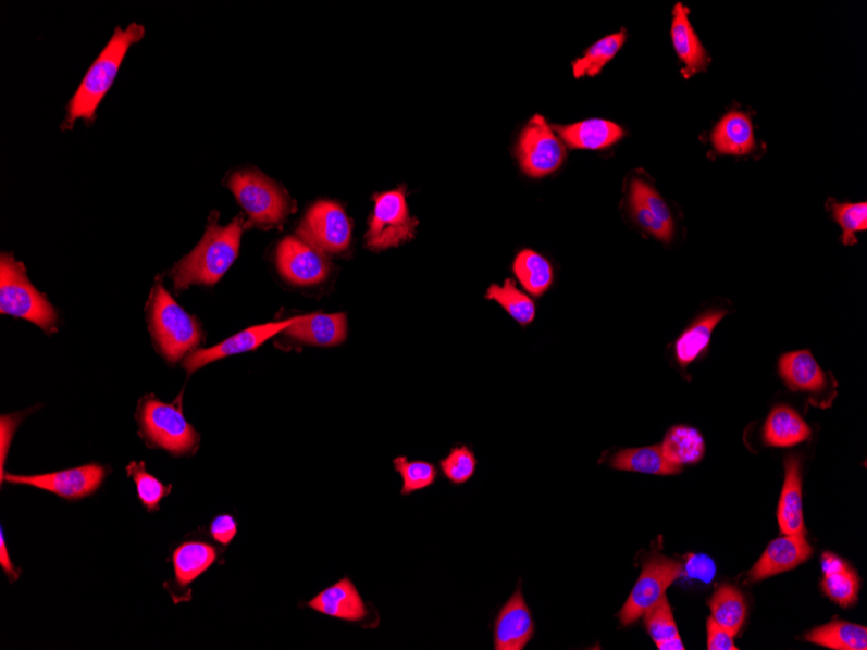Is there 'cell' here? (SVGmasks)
Masks as SVG:
<instances>
[{"label": "cell", "mask_w": 867, "mask_h": 650, "mask_svg": "<svg viewBox=\"0 0 867 650\" xmlns=\"http://www.w3.org/2000/svg\"><path fill=\"white\" fill-rule=\"evenodd\" d=\"M665 458L679 467L697 464L705 454V441L694 427H671L661 445Z\"/></svg>", "instance_id": "83f0119b"}, {"label": "cell", "mask_w": 867, "mask_h": 650, "mask_svg": "<svg viewBox=\"0 0 867 650\" xmlns=\"http://www.w3.org/2000/svg\"><path fill=\"white\" fill-rule=\"evenodd\" d=\"M517 157L523 173L529 177L543 178L559 170L566 162L567 150L546 120L536 115L520 134Z\"/></svg>", "instance_id": "ba28073f"}, {"label": "cell", "mask_w": 867, "mask_h": 650, "mask_svg": "<svg viewBox=\"0 0 867 650\" xmlns=\"http://www.w3.org/2000/svg\"><path fill=\"white\" fill-rule=\"evenodd\" d=\"M823 591L832 601L843 608L856 604L859 591L858 576L849 564L835 554L823 555Z\"/></svg>", "instance_id": "cb8c5ba5"}, {"label": "cell", "mask_w": 867, "mask_h": 650, "mask_svg": "<svg viewBox=\"0 0 867 650\" xmlns=\"http://www.w3.org/2000/svg\"><path fill=\"white\" fill-rule=\"evenodd\" d=\"M144 36L145 28L139 24H131L126 30L117 28L114 32L111 41L90 66L75 97L71 100L69 118H66L69 127H72L78 118L91 120L94 117L99 103L102 102L116 78L127 50L132 45L140 41Z\"/></svg>", "instance_id": "3957f363"}, {"label": "cell", "mask_w": 867, "mask_h": 650, "mask_svg": "<svg viewBox=\"0 0 867 650\" xmlns=\"http://www.w3.org/2000/svg\"><path fill=\"white\" fill-rule=\"evenodd\" d=\"M419 221L411 216L405 189L374 196V212L369 223L367 245L374 251L400 246L414 238Z\"/></svg>", "instance_id": "52a82bcc"}, {"label": "cell", "mask_w": 867, "mask_h": 650, "mask_svg": "<svg viewBox=\"0 0 867 650\" xmlns=\"http://www.w3.org/2000/svg\"><path fill=\"white\" fill-rule=\"evenodd\" d=\"M0 566L3 567L4 573L9 576L11 582H15L20 578V572L16 570L15 565H13L10 553L7 551L3 529L2 535H0Z\"/></svg>", "instance_id": "f6af8a7d"}, {"label": "cell", "mask_w": 867, "mask_h": 650, "mask_svg": "<svg viewBox=\"0 0 867 650\" xmlns=\"http://www.w3.org/2000/svg\"><path fill=\"white\" fill-rule=\"evenodd\" d=\"M610 466L617 471L654 475H673L682 471L665 458L661 446L623 449L610 459Z\"/></svg>", "instance_id": "4316f807"}, {"label": "cell", "mask_w": 867, "mask_h": 650, "mask_svg": "<svg viewBox=\"0 0 867 650\" xmlns=\"http://www.w3.org/2000/svg\"><path fill=\"white\" fill-rule=\"evenodd\" d=\"M227 186L248 214L246 227L277 226L292 213L293 203L285 190L260 172L234 173Z\"/></svg>", "instance_id": "8992f818"}, {"label": "cell", "mask_w": 867, "mask_h": 650, "mask_svg": "<svg viewBox=\"0 0 867 650\" xmlns=\"http://www.w3.org/2000/svg\"><path fill=\"white\" fill-rule=\"evenodd\" d=\"M0 312L30 321L47 334L59 323L55 308L32 285L25 266L5 252L0 258Z\"/></svg>", "instance_id": "277c9868"}, {"label": "cell", "mask_w": 867, "mask_h": 650, "mask_svg": "<svg viewBox=\"0 0 867 650\" xmlns=\"http://www.w3.org/2000/svg\"><path fill=\"white\" fill-rule=\"evenodd\" d=\"M711 142L724 155H745L755 150L754 126L742 112H730L718 123Z\"/></svg>", "instance_id": "7402d4cb"}, {"label": "cell", "mask_w": 867, "mask_h": 650, "mask_svg": "<svg viewBox=\"0 0 867 650\" xmlns=\"http://www.w3.org/2000/svg\"><path fill=\"white\" fill-rule=\"evenodd\" d=\"M284 333L300 343L334 347L347 338L346 314H309L299 316Z\"/></svg>", "instance_id": "e0dca14e"}, {"label": "cell", "mask_w": 867, "mask_h": 650, "mask_svg": "<svg viewBox=\"0 0 867 650\" xmlns=\"http://www.w3.org/2000/svg\"><path fill=\"white\" fill-rule=\"evenodd\" d=\"M682 573L683 567L679 562L661 554L651 555L644 562L640 579L621 610V625L627 627L640 620L648 609L664 598L671 583L676 582Z\"/></svg>", "instance_id": "30bf717a"}, {"label": "cell", "mask_w": 867, "mask_h": 650, "mask_svg": "<svg viewBox=\"0 0 867 650\" xmlns=\"http://www.w3.org/2000/svg\"><path fill=\"white\" fill-rule=\"evenodd\" d=\"M106 468L102 465L90 464L69 471L40 474L15 475L5 474L2 480L12 485H25L45 489L65 500L77 501L96 493L106 478Z\"/></svg>", "instance_id": "8fae6325"}, {"label": "cell", "mask_w": 867, "mask_h": 650, "mask_svg": "<svg viewBox=\"0 0 867 650\" xmlns=\"http://www.w3.org/2000/svg\"><path fill=\"white\" fill-rule=\"evenodd\" d=\"M308 607L314 612L347 622H360L368 615L364 600L354 582L348 578H343L314 596Z\"/></svg>", "instance_id": "2e32d148"}, {"label": "cell", "mask_w": 867, "mask_h": 650, "mask_svg": "<svg viewBox=\"0 0 867 650\" xmlns=\"http://www.w3.org/2000/svg\"><path fill=\"white\" fill-rule=\"evenodd\" d=\"M277 267L282 277L297 286L318 285L329 276L324 253L295 237H287L280 243Z\"/></svg>", "instance_id": "7c38bea8"}, {"label": "cell", "mask_w": 867, "mask_h": 650, "mask_svg": "<svg viewBox=\"0 0 867 650\" xmlns=\"http://www.w3.org/2000/svg\"><path fill=\"white\" fill-rule=\"evenodd\" d=\"M785 478L778 505V524L784 535H805L802 465L796 455L784 461Z\"/></svg>", "instance_id": "ac0fdd59"}, {"label": "cell", "mask_w": 867, "mask_h": 650, "mask_svg": "<svg viewBox=\"0 0 867 650\" xmlns=\"http://www.w3.org/2000/svg\"><path fill=\"white\" fill-rule=\"evenodd\" d=\"M627 41V33L620 32L597 41L584 53L583 58L573 63L575 78L584 76L595 77L600 75L605 65L614 59Z\"/></svg>", "instance_id": "d6a6232c"}, {"label": "cell", "mask_w": 867, "mask_h": 650, "mask_svg": "<svg viewBox=\"0 0 867 650\" xmlns=\"http://www.w3.org/2000/svg\"><path fill=\"white\" fill-rule=\"evenodd\" d=\"M211 536L221 546L227 547L238 534V524L232 515L223 514L212 521Z\"/></svg>", "instance_id": "60d3db41"}, {"label": "cell", "mask_w": 867, "mask_h": 650, "mask_svg": "<svg viewBox=\"0 0 867 650\" xmlns=\"http://www.w3.org/2000/svg\"><path fill=\"white\" fill-rule=\"evenodd\" d=\"M486 298L499 303L509 316L522 326L530 325L535 318L534 301L520 291L512 279H507L503 286H491Z\"/></svg>", "instance_id": "836d02e7"}, {"label": "cell", "mask_w": 867, "mask_h": 650, "mask_svg": "<svg viewBox=\"0 0 867 650\" xmlns=\"http://www.w3.org/2000/svg\"><path fill=\"white\" fill-rule=\"evenodd\" d=\"M805 639L830 649L866 650L867 628L850 622L835 621L812 629Z\"/></svg>", "instance_id": "f1b7e54d"}, {"label": "cell", "mask_w": 867, "mask_h": 650, "mask_svg": "<svg viewBox=\"0 0 867 650\" xmlns=\"http://www.w3.org/2000/svg\"><path fill=\"white\" fill-rule=\"evenodd\" d=\"M833 217L843 229V243L856 245V233L867 229V204L832 203Z\"/></svg>", "instance_id": "8d00e7d4"}, {"label": "cell", "mask_w": 867, "mask_h": 650, "mask_svg": "<svg viewBox=\"0 0 867 650\" xmlns=\"http://www.w3.org/2000/svg\"><path fill=\"white\" fill-rule=\"evenodd\" d=\"M147 320L154 347L172 364L194 352L203 339L198 320L178 305L160 283L152 288Z\"/></svg>", "instance_id": "7a4b0ae2"}, {"label": "cell", "mask_w": 867, "mask_h": 650, "mask_svg": "<svg viewBox=\"0 0 867 650\" xmlns=\"http://www.w3.org/2000/svg\"><path fill=\"white\" fill-rule=\"evenodd\" d=\"M218 561V551L201 541H187L173 553V568L179 587H189Z\"/></svg>", "instance_id": "d4e9b609"}, {"label": "cell", "mask_w": 867, "mask_h": 650, "mask_svg": "<svg viewBox=\"0 0 867 650\" xmlns=\"http://www.w3.org/2000/svg\"><path fill=\"white\" fill-rule=\"evenodd\" d=\"M298 238L322 253H340L351 243V221L339 204L322 200L307 212Z\"/></svg>", "instance_id": "9c48e42d"}, {"label": "cell", "mask_w": 867, "mask_h": 650, "mask_svg": "<svg viewBox=\"0 0 867 650\" xmlns=\"http://www.w3.org/2000/svg\"><path fill=\"white\" fill-rule=\"evenodd\" d=\"M513 273L530 295L542 297L554 283V270L549 261L533 250H523L517 254Z\"/></svg>", "instance_id": "f546056e"}, {"label": "cell", "mask_w": 867, "mask_h": 650, "mask_svg": "<svg viewBox=\"0 0 867 650\" xmlns=\"http://www.w3.org/2000/svg\"><path fill=\"white\" fill-rule=\"evenodd\" d=\"M779 374L791 391L819 393L829 386L828 374L809 351L783 354L779 360Z\"/></svg>", "instance_id": "ffe728a7"}, {"label": "cell", "mask_w": 867, "mask_h": 650, "mask_svg": "<svg viewBox=\"0 0 867 650\" xmlns=\"http://www.w3.org/2000/svg\"><path fill=\"white\" fill-rule=\"evenodd\" d=\"M178 403L179 400L165 404L153 397L144 398L138 408V424L140 434L151 447L185 455L197 451L199 434L187 422Z\"/></svg>", "instance_id": "5b68a950"}, {"label": "cell", "mask_w": 867, "mask_h": 650, "mask_svg": "<svg viewBox=\"0 0 867 650\" xmlns=\"http://www.w3.org/2000/svg\"><path fill=\"white\" fill-rule=\"evenodd\" d=\"M442 472L455 485H463L473 477L476 459L467 447L454 448L446 459L441 461Z\"/></svg>", "instance_id": "74e56055"}, {"label": "cell", "mask_w": 867, "mask_h": 650, "mask_svg": "<svg viewBox=\"0 0 867 650\" xmlns=\"http://www.w3.org/2000/svg\"><path fill=\"white\" fill-rule=\"evenodd\" d=\"M812 554L813 548L805 535H784L783 538L770 542L761 559L751 570L750 578L758 582L789 572L809 560Z\"/></svg>", "instance_id": "5bb4252c"}, {"label": "cell", "mask_w": 867, "mask_h": 650, "mask_svg": "<svg viewBox=\"0 0 867 650\" xmlns=\"http://www.w3.org/2000/svg\"><path fill=\"white\" fill-rule=\"evenodd\" d=\"M534 621L521 589L500 610L495 622V649L522 650L534 635Z\"/></svg>", "instance_id": "9a60e30c"}, {"label": "cell", "mask_w": 867, "mask_h": 650, "mask_svg": "<svg viewBox=\"0 0 867 650\" xmlns=\"http://www.w3.org/2000/svg\"><path fill=\"white\" fill-rule=\"evenodd\" d=\"M709 607L711 618L731 636H736L741 632L747 616V604L736 588L728 585L719 587L711 596Z\"/></svg>", "instance_id": "4dcf8cb0"}, {"label": "cell", "mask_w": 867, "mask_h": 650, "mask_svg": "<svg viewBox=\"0 0 867 650\" xmlns=\"http://www.w3.org/2000/svg\"><path fill=\"white\" fill-rule=\"evenodd\" d=\"M244 223L241 216L227 226L211 221L199 245L174 265L171 272L174 287L185 290L193 285H216L238 258Z\"/></svg>", "instance_id": "6da1fadb"}, {"label": "cell", "mask_w": 867, "mask_h": 650, "mask_svg": "<svg viewBox=\"0 0 867 650\" xmlns=\"http://www.w3.org/2000/svg\"><path fill=\"white\" fill-rule=\"evenodd\" d=\"M555 132L571 149L603 150L623 137L620 125L608 120L591 118L568 126H555Z\"/></svg>", "instance_id": "44dd1931"}, {"label": "cell", "mask_w": 867, "mask_h": 650, "mask_svg": "<svg viewBox=\"0 0 867 650\" xmlns=\"http://www.w3.org/2000/svg\"><path fill=\"white\" fill-rule=\"evenodd\" d=\"M810 433V427L796 411L788 405H779L772 409L766 420L764 440L771 447L788 448L803 443Z\"/></svg>", "instance_id": "603a6c76"}, {"label": "cell", "mask_w": 867, "mask_h": 650, "mask_svg": "<svg viewBox=\"0 0 867 650\" xmlns=\"http://www.w3.org/2000/svg\"><path fill=\"white\" fill-rule=\"evenodd\" d=\"M127 475L136 482L138 498L149 512L158 511L160 501L171 493V486H165L146 471L145 462H132L126 467Z\"/></svg>", "instance_id": "e575fe53"}, {"label": "cell", "mask_w": 867, "mask_h": 650, "mask_svg": "<svg viewBox=\"0 0 867 650\" xmlns=\"http://www.w3.org/2000/svg\"><path fill=\"white\" fill-rule=\"evenodd\" d=\"M20 425V415H3L2 417V478L4 477L5 455L9 453L13 434Z\"/></svg>", "instance_id": "ee69618b"}, {"label": "cell", "mask_w": 867, "mask_h": 650, "mask_svg": "<svg viewBox=\"0 0 867 650\" xmlns=\"http://www.w3.org/2000/svg\"><path fill=\"white\" fill-rule=\"evenodd\" d=\"M724 316L723 311H710L685 328L676 341V358L679 364L689 366L708 350L711 335Z\"/></svg>", "instance_id": "484cf974"}, {"label": "cell", "mask_w": 867, "mask_h": 650, "mask_svg": "<svg viewBox=\"0 0 867 650\" xmlns=\"http://www.w3.org/2000/svg\"><path fill=\"white\" fill-rule=\"evenodd\" d=\"M297 317L281 323L265 324L247 328V330L233 335V337L223 341L218 346L207 348V350H197L187 354L184 361V368L187 373L193 374L198 372L199 368L208 364L214 363L221 359L233 357V354H240L258 350L263 346L267 340L282 333L288 326L295 323Z\"/></svg>", "instance_id": "4fadbf2b"}, {"label": "cell", "mask_w": 867, "mask_h": 650, "mask_svg": "<svg viewBox=\"0 0 867 650\" xmlns=\"http://www.w3.org/2000/svg\"><path fill=\"white\" fill-rule=\"evenodd\" d=\"M689 15L688 7L678 3L673 11V23H671V41H673L677 55L685 65L682 71L685 78L707 70L708 65L707 51L692 28Z\"/></svg>", "instance_id": "d6986e66"}, {"label": "cell", "mask_w": 867, "mask_h": 650, "mask_svg": "<svg viewBox=\"0 0 867 650\" xmlns=\"http://www.w3.org/2000/svg\"><path fill=\"white\" fill-rule=\"evenodd\" d=\"M394 466L405 482L401 488L402 495L421 491V489L434 485L436 475H438L436 467L430 462L409 461L405 455L395 459Z\"/></svg>", "instance_id": "d590c367"}, {"label": "cell", "mask_w": 867, "mask_h": 650, "mask_svg": "<svg viewBox=\"0 0 867 650\" xmlns=\"http://www.w3.org/2000/svg\"><path fill=\"white\" fill-rule=\"evenodd\" d=\"M630 191L636 193L644 205L647 207L662 224L674 227L673 217H671L668 204L665 203V200L654 187H651L647 183H644V180L634 179L633 184H631Z\"/></svg>", "instance_id": "ab89813d"}, {"label": "cell", "mask_w": 867, "mask_h": 650, "mask_svg": "<svg viewBox=\"0 0 867 650\" xmlns=\"http://www.w3.org/2000/svg\"><path fill=\"white\" fill-rule=\"evenodd\" d=\"M645 627L654 639L655 645L660 650H684L683 642L679 638L678 628L676 625L673 612L667 598L658 600L657 604L652 607L643 614Z\"/></svg>", "instance_id": "1f68e13d"}, {"label": "cell", "mask_w": 867, "mask_h": 650, "mask_svg": "<svg viewBox=\"0 0 867 650\" xmlns=\"http://www.w3.org/2000/svg\"><path fill=\"white\" fill-rule=\"evenodd\" d=\"M630 207L633 211V216L642 227L643 230L651 234V236L669 243L673 238L674 227L667 226L652 213L647 207L644 205L641 198L636 193L630 191Z\"/></svg>", "instance_id": "f35d334b"}, {"label": "cell", "mask_w": 867, "mask_h": 650, "mask_svg": "<svg viewBox=\"0 0 867 650\" xmlns=\"http://www.w3.org/2000/svg\"><path fill=\"white\" fill-rule=\"evenodd\" d=\"M685 573L691 578L710 582L716 575V565L707 555H691L685 565Z\"/></svg>", "instance_id": "b9f144b4"}, {"label": "cell", "mask_w": 867, "mask_h": 650, "mask_svg": "<svg viewBox=\"0 0 867 650\" xmlns=\"http://www.w3.org/2000/svg\"><path fill=\"white\" fill-rule=\"evenodd\" d=\"M724 628L711 618L708 620V649L709 650H738L734 640Z\"/></svg>", "instance_id": "7bdbcfd3"}]
</instances>
